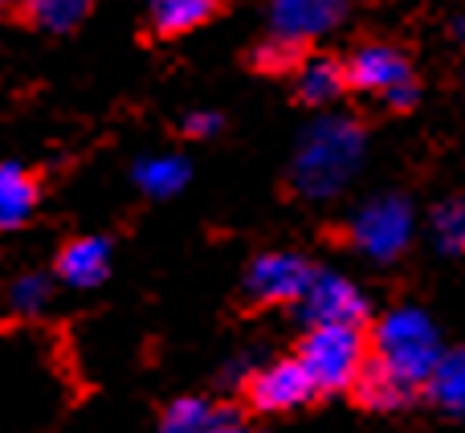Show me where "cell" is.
I'll list each match as a JSON object with an SVG mask.
<instances>
[{"label":"cell","mask_w":465,"mask_h":433,"mask_svg":"<svg viewBox=\"0 0 465 433\" xmlns=\"http://www.w3.org/2000/svg\"><path fill=\"white\" fill-rule=\"evenodd\" d=\"M458 33H461V41H465V13H461V21H458Z\"/></svg>","instance_id":"24"},{"label":"cell","mask_w":465,"mask_h":433,"mask_svg":"<svg viewBox=\"0 0 465 433\" xmlns=\"http://www.w3.org/2000/svg\"><path fill=\"white\" fill-rule=\"evenodd\" d=\"M368 360V336L360 327H311L302 339V352H298V364L311 377L314 393L355 388Z\"/></svg>","instance_id":"3"},{"label":"cell","mask_w":465,"mask_h":433,"mask_svg":"<svg viewBox=\"0 0 465 433\" xmlns=\"http://www.w3.org/2000/svg\"><path fill=\"white\" fill-rule=\"evenodd\" d=\"M433 233H437V241H441V249L465 254V196L445 201L441 209L433 213Z\"/></svg>","instance_id":"18"},{"label":"cell","mask_w":465,"mask_h":433,"mask_svg":"<svg viewBox=\"0 0 465 433\" xmlns=\"http://www.w3.org/2000/svg\"><path fill=\"white\" fill-rule=\"evenodd\" d=\"M184 131H188V136H196V139L213 136V131H221V115H188Z\"/></svg>","instance_id":"22"},{"label":"cell","mask_w":465,"mask_h":433,"mask_svg":"<svg viewBox=\"0 0 465 433\" xmlns=\"http://www.w3.org/2000/svg\"><path fill=\"white\" fill-rule=\"evenodd\" d=\"M388 106L392 111H409V106H417V98H420V86L417 82H404V86H396V90H388Z\"/></svg>","instance_id":"21"},{"label":"cell","mask_w":465,"mask_h":433,"mask_svg":"<svg viewBox=\"0 0 465 433\" xmlns=\"http://www.w3.org/2000/svg\"><path fill=\"white\" fill-rule=\"evenodd\" d=\"M135 185L147 196H172L188 185V164L180 156H155V160L135 164Z\"/></svg>","instance_id":"14"},{"label":"cell","mask_w":465,"mask_h":433,"mask_svg":"<svg viewBox=\"0 0 465 433\" xmlns=\"http://www.w3.org/2000/svg\"><path fill=\"white\" fill-rule=\"evenodd\" d=\"M360 160H363V127L355 119H343V115H327V119H314V127H306L294 156L290 185H294V193L311 196V201H327L339 188H347Z\"/></svg>","instance_id":"1"},{"label":"cell","mask_w":465,"mask_h":433,"mask_svg":"<svg viewBox=\"0 0 465 433\" xmlns=\"http://www.w3.org/2000/svg\"><path fill=\"white\" fill-rule=\"evenodd\" d=\"M86 13H90V5H82V0H33L25 8V21L49 33H65L86 21Z\"/></svg>","instance_id":"17"},{"label":"cell","mask_w":465,"mask_h":433,"mask_svg":"<svg viewBox=\"0 0 465 433\" xmlns=\"http://www.w3.org/2000/svg\"><path fill=\"white\" fill-rule=\"evenodd\" d=\"M302 319L311 327H360L368 319V298L339 274H314L302 295Z\"/></svg>","instance_id":"6"},{"label":"cell","mask_w":465,"mask_h":433,"mask_svg":"<svg viewBox=\"0 0 465 433\" xmlns=\"http://www.w3.org/2000/svg\"><path fill=\"white\" fill-rule=\"evenodd\" d=\"M213 13H217V5H209V0H160V5H152V25L163 37H180V33L204 25Z\"/></svg>","instance_id":"13"},{"label":"cell","mask_w":465,"mask_h":433,"mask_svg":"<svg viewBox=\"0 0 465 433\" xmlns=\"http://www.w3.org/2000/svg\"><path fill=\"white\" fill-rule=\"evenodd\" d=\"M294 57H298V49L294 45H282V41H265V45H257V54H253V62H257V70H265V74H273V70H286V65H294Z\"/></svg>","instance_id":"20"},{"label":"cell","mask_w":465,"mask_h":433,"mask_svg":"<svg viewBox=\"0 0 465 433\" xmlns=\"http://www.w3.org/2000/svg\"><path fill=\"white\" fill-rule=\"evenodd\" d=\"M49 298V278L45 274H21L13 287V307L16 311H37Z\"/></svg>","instance_id":"19"},{"label":"cell","mask_w":465,"mask_h":433,"mask_svg":"<svg viewBox=\"0 0 465 433\" xmlns=\"http://www.w3.org/2000/svg\"><path fill=\"white\" fill-rule=\"evenodd\" d=\"M368 352L376 360H368L380 377H388L396 388L404 393H417V388H429L437 364H441V339H437V327L429 323V315L420 311H392L384 315V323L376 327Z\"/></svg>","instance_id":"2"},{"label":"cell","mask_w":465,"mask_h":433,"mask_svg":"<svg viewBox=\"0 0 465 433\" xmlns=\"http://www.w3.org/2000/svg\"><path fill=\"white\" fill-rule=\"evenodd\" d=\"M347 90V74L339 62H331V57H314V62L302 65V78H298V95L306 98V103H331V98H339Z\"/></svg>","instance_id":"16"},{"label":"cell","mask_w":465,"mask_h":433,"mask_svg":"<svg viewBox=\"0 0 465 433\" xmlns=\"http://www.w3.org/2000/svg\"><path fill=\"white\" fill-rule=\"evenodd\" d=\"M311 397H314V385L298 360H278L249 380V401H253V409H262V413L298 409V405L311 401Z\"/></svg>","instance_id":"8"},{"label":"cell","mask_w":465,"mask_h":433,"mask_svg":"<svg viewBox=\"0 0 465 433\" xmlns=\"http://www.w3.org/2000/svg\"><path fill=\"white\" fill-rule=\"evenodd\" d=\"M111 270V246L103 237H78L57 254V274H62L70 287H98Z\"/></svg>","instance_id":"10"},{"label":"cell","mask_w":465,"mask_h":433,"mask_svg":"<svg viewBox=\"0 0 465 433\" xmlns=\"http://www.w3.org/2000/svg\"><path fill=\"white\" fill-rule=\"evenodd\" d=\"M343 74H347V86L380 90V95H388V90L412 82L409 57H404L401 49H392V45H360L351 57H347Z\"/></svg>","instance_id":"9"},{"label":"cell","mask_w":465,"mask_h":433,"mask_svg":"<svg viewBox=\"0 0 465 433\" xmlns=\"http://www.w3.org/2000/svg\"><path fill=\"white\" fill-rule=\"evenodd\" d=\"M412 233V209L401 196H380V201L363 205L360 216L351 221V241L363 249L368 257H396L404 246H409Z\"/></svg>","instance_id":"4"},{"label":"cell","mask_w":465,"mask_h":433,"mask_svg":"<svg viewBox=\"0 0 465 433\" xmlns=\"http://www.w3.org/2000/svg\"><path fill=\"white\" fill-rule=\"evenodd\" d=\"M429 397L437 405H445L450 413L465 418V352H445L437 364L433 380H429Z\"/></svg>","instance_id":"15"},{"label":"cell","mask_w":465,"mask_h":433,"mask_svg":"<svg viewBox=\"0 0 465 433\" xmlns=\"http://www.w3.org/2000/svg\"><path fill=\"white\" fill-rule=\"evenodd\" d=\"M217 433H262V429H253V426H245V421L237 418V413H232V418L225 421V426H221Z\"/></svg>","instance_id":"23"},{"label":"cell","mask_w":465,"mask_h":433,"mask_svg":"<svg viewBox=\"0 0 465 433\" xmlns=\"http://www.w3.org/2000/svg\"><path fill=\"white\" fill-rule=\"evenodd\" d=\"M314 270L306 266V257L298 254H262L245 274V295L257 307L273 303H302V295L311 290Z\"/></svg>","instance_id":"5"},{"label":"cell","mask_w":465,"mask_h":433,"mask_svg":"<svg viewBox=\"0 0 465 433\" xmlns=\"http://www.w3.org/2000/svg\"><path fill=\"white\" fill-rule=\"evenodd\" d=\"M232 418V409H221V405H209L201 397H184L168 409L160 433H217L225 421Z\"/></svg>","instance_id":"12"},{"label":"cell","mask_w":465,"mask_h":433,"mask_svg":"<svg viewBox=\"0 0 465 433\" xmlns=\"http://www.w3.org/2000/svg\"><path fill=\"white\" fill-rule=\"evenodd\" d=\"M339 21H343V5L335 0H282L270 8V37L298 49L302 41L335 29Z\"/></svg>","instance_id":"7"},{"label":"cell","mask_w":465,"mask_h":433,"mask_svg":"<svg viewBox=\"0 0 465 433\" xmlns=\"http://www.w3.org/2000/svg\"><path fill=\"white\" fill-rule=\"evenodd\" d=\"M37 209V180L21 164H0V229L29 221Z\"/></svg>","instance_id":"11"}]
</instances>
